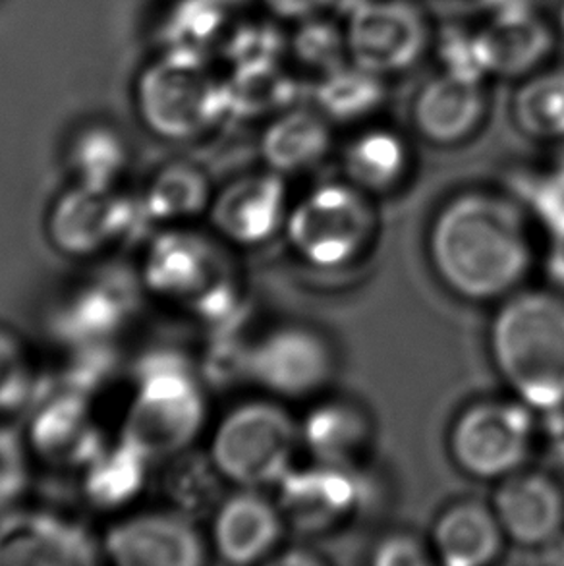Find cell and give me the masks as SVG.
I'll list each match as a JSON object with an SVG mask.
<instances>
[{
  "label": "cell",
  "instance_id": "6da1fadb",
  "mask_svg": "<svg viewBox=\"0 0 564 566\" xmlns=\"http://www.w3.org/2000/svg\"><path fill=\"white\" fill-rule=\"evenodd\" d=\"M427 253L441 283L472 302L509 298L534 265L522 209L511 199L466 191L435 214Z\"/></svg>",
  "mask_w": 564,
  "mask_h": 566
},
{
  "label": "cell",
  "instance_id": "7a4b0ae2",
  "mask_svg": "<svg viewBox=\"0 0 564 566\" xmlns=\"http://www.w3.org/2000/svg\"><path fill=\"white\" fill-rule=\"evenodd\" d=\"M221 240L188 227H165L145 244L139 283L149 296L182 307L211 333L237 331L244 292Z\"/></svg>",
  "mask_w": 564,
  "mask_h": 566
},
{
  "label": "cell",
  "instance_id": "3957f363",
  "mask_svg": "<svg viewBox=\"0 0 564 566\" xmlns=\"http://www.w3.org/2000/svg\"><path fill=\"white\" fill-rule=\"evenodd\" d=\"M495 368L535 412L564 408V296L522 291L497 310L489 329Z\"/></svg>",
  "mask_w": 564,
  "mask_h": 566
},
{
  "label": "cell",
  "instance_id": "277c9868",
  "mask_svg": "<svg viewBox=\"0 0 564 566\" xmlns=\"http://www.w3.org/2000/svg\"><path fill=\"white\" fill-rule=\"evenodd\" d=\"M207 385L198 361L178 350H155L132 371L130 405L121 439L153 462L190 451L207 426Z\"/></svg>",
  "mask_w": 564,
  "mask_h": 566
},
{
  "label": "cell",
  "instance_id": "5b68a950",
  "mask_svg": "<svg viewBox=\"0 0 564 566\" xmlns=\"http://www.w3.org/2000/svg\"><path fill=\"white\" fill-rule=\"evenodd\" d=\"M300 423L276 400L230 408L209 437L207 454L224 482L246 490L276 488L296 459Z\"/></svg>",
  "mask_w": 564,
  "mask_h": 566
},
{
  "label": "cell",
  "instance_id": "8992f818",
  "mask_svg": "<svg viewBox=\"0 0 564 566\" xmlns=\"http://www.w3.org/2000/svg\"><path fill=\"white\" fill-rule=\"evenodd\" d=\"M136 103L145 128L168 142L203 136L229 111L224 87L207 72L199 54L182 49L144 70Z\"/></svg>",
  "mask_w": 564,
  "mask_h": 566
},
{
  "label": "cell",
  "instance_id": "52a82bcc",
  "mask_svg": "<svg viewBox=\"0 0 564 566\" xmlns=\"http://www.w3.org/2000/svg\"><path fill=\"white\" fill-rule=\"evenodd\" d=\"M375 222L369 196L346 180L317 186L294 201L284 232L300 260L317 269H338L364 253Z\"/></svg>",
  "mask_w": 564,
  "mask_h": 566
},
{
  "label": "cell",
  "instance_id": "ba28073f",
  "mask_svg": "<svg viewBox=\"0 0 564 566\" xmlns=\"http://www.w3.org/2000/svg\"><path fill=\"white\" fill-rule=\"evenodd\" d=\"M522 400H481L458 413L449 447L457 467L478 480H503L526 464L535 420Z\"/></svg>",
  "mask_w": 564,
  "mask_h": 566
},
{
  "label": "cell",
  "instance_id": "9c48e42d",
  "mask_svg": "<svg viewBox=\"0 0 564 566\" xmlns=\"http://www.w3.org/2000/svg\"><path fill=\"white\" fill-rule=\"evenodd\" d=\"M149 224L139 199L116 190L72 185L53 199L46 211L49 244L69 260H92L130 242Z\"/></svg>",
  "mask_w": 564,
  "mask_h": 566
},
{
  "label": "cell",
  "instance_id": "30bf717a",
  "mask_svg": "<svg viewBox=\"0 0 564 566\" xmlns=\"http://www.w3.org/2000/svg\"><path fill=\"white\" fill-rule=\"evenodd\" d=\"M25 413V444L31 457L49 467L80 472L107 444L93 397L61 382L54 387L43 382Z\"/></svg>",
  "mask_w": 564,
  "mask_h": 566
},
{
  "label": "cell",
  "instance_id": "8fae6325",
  "mask_svg": "<svg viewBox=\"0 0 564 566\" xmlns=\"http://www.w3.org/2000/svg\"><path fill=\"white\" fill-rule=\"evenodd\" d=\"M335 366L331 343L307 325H281L250 343V381L276 398L315 397Z\"/></svg>",
  "mask_w": 564,
  "mask_h": 566
},
{
  "label": "cell",
  "instance_id": "7c38bea8",
  "mask_svg": "<svg viewBox=\"0 0 564 566\" xmlns=\"http://www.w3.org/2000/svg\"><path fill=\"white\" fill-rule=\"evenodd\" d=\"M209 549L198 522L168 506L123 516L101 537L103 557L116 566H201Z\"/></svg>",
  "mask_w": 564,
  "mask_h": 566
},
{
  "label": "cell",
  "instance_id": "4fadbf2b",
  "mask_svg": "<svg viewBox=\"0 0 564 566\" xmlns=\"http://www.w3.org/2000/svg\"><path fill=\"white\" fill-rule=\"evenodd\" d=\"M348 15V56L375 76L408 70L426 51L427 23L410 2L366 0Z\"/></svg>",
  "mask_w": 564,
  "mask_h": 566
},
{
  "label": "cell",
  "instance_id": "5bb4252c",
  "mask_svg": "<svg viewBox=\"0 0 564 566\" xmlns=\"http://www.w3.org/2000/svg\"><path fill=\"white\" fill-rule=\"evenodd\" d=\"M101 559V539L66 514L14 506L0 516V566H92Z\"/></svg>",
  "mask_w": 564,
  "mask_h": 566
},
{
  "label": "cell",
  "instance_id": "9a60e30c",
  "mask_svg": "<svg viewBox=\"0 0 564 566\" xmlns=\"http://www.w3.org/2000/svg\"><path fill=\"white\" fill-rule=\"evenodd\" d=\"M279 501L284 522L307 534H320L346 522L364 505V480L356 467L313 460L282 478Z\"/></svg>",
  "mask_w": 564,
  "mask_h": 566
},
{
  "label": "cell",
  "instance_id": "2e32d148",
  "mask_svg": "<svg viewBox=\"0 0 564 566\" xmlns=\"http://www.w3.org/2000/svg\"><path fill=\"white\" fill-rule=\"evenodd\" d=\"M290 206L284 177L268 170L234 178L215 191L207 217L224 244L255 248L284 229Z\"/></svg>",
  "mask_w": 564,
  "mask_h": 566
},
{
  "label": "cell",
  "instance_id": "e0dca14e",
  "mask_svg": "<svg viewBox=\"0 0 564 566\" xmlns=\"http://www.w3.org/2000/svg\"><path fill=\"white\" fill-rule=\"evenodd\" d=\"M132 291L118 279L103 276L66 292L49 317L51 337L66 350L113 345L134 314Z\"/></svg>",
  "mask_w": 564,
  "mask_h": 566
},
{
  "label": "cell",
  "instance_id": "ac0fdd59",
  "mask_svg": "<svg viewBox=\"0 0 564 566\" xmlns=\"http://www.w3.org/2000/svg\"><path fill=\"white\" fill-rule=\"evenodd\" d=\"M209 524V547L227 565L268 560L281 542L284 518L263 490L237 488L221 499Z\"/></svg>",
  "mask_w": 564,
  "mask_h": 566
},
{
  "label": "cell",
  "instance_id": "d6986e66",
  "mask_svg": "<svg viewBox=\"0 0 564 566\" xmlns=\"http://www.w3.org/2000/svg\"><path fill=\"white\" fill-rule=\"evenodd\" d=\"M491 506L504 536L528 552L564 532L563 488L537 470L522 468L503 478Z\"/></svg>",
  "mask_w": 564,
  "mask_h": 566
},
{
  "label": "cell",
  "instance_id": "ffe728a7",
  "mask_svg": "<svg viewBox=\"0 0 564 566\" xmlns=\"http://www.w3.org/2000/svg\"><path fill=\"white\" fill-rule=\"evenodd\" d=\"M483 115L485 92L481 82L450 72L427 82L414 99V126L435 146H455L470 138Z\"/></svg>",
  "mask_w": 564,
  "mask_h": 566
},
{
  "label": "cell",
  "instance_id": "44dd1931",
  "mask_svg": "<svg viewBox=\"0 0 564 566\" xmlns=\"http://www.w3.org/2000/svg\"><path fill=\"white\" fill-rule=\"evenodd\" d=\"M481 66L499 76H524L540 66L553 46L550 25L528 10L501 12L476 35Z\"/></svg>",
  "mask_w": 564,
  "mask_h": 566
},
{
  "label": "cell",
  "instance_id": "7402d4cb",
  "mask_svg": "<svg viewBox=\"0 0 564 566\" xmlns=\"http://www.w3.org/2000/svg\"><path fill=\"white\" fill-rule=\"evenodd\" d=\"M504 532L493 506L458 501L435 521L431 549L447 566H485L501 555Z\"/></svg>",
  "mask_w": 564,
  "mask_h": 566
},
{
  "label": "cell",
  "instance_id": "603a6c76",
  "mask_svg": "<svg viewBox=\"0 0 564 566\" xmlns=\"http://www.w3.org/2000/svg\"><path fill=\"white\" fill-rule=\"evenodd\" d=\"M153 464L144 452L118 437L80 470L82 497L93 511L123 513L144 495Z\"/></svg>",
  "mask_w": 564,
  "mask_h": 566
},
{
  "label": "cell",
  "instance_id": "cb8c5ba5",
  "mask_svg": "<svg viewBox=\"0 0 564 566\" xmlns=\"http://www.w3.org/2000/svg\"><path fill=\"white\" fill-rule=\"evenodd\" d=\"M305 451L317 462L356 467L372 439L367 413L344 398H331L313 406L300 423Z\"/></svg>",
  "mask_w": 564,
  "mask_h": 566
},
{
  "label": "cell",
  "instance_id": "d4e9b609",
  "mask_svg": "<svg viewBox=\"0 0 564 566\" xmlns=\"http://www.w3.org/2000/svg\"><path fill=\"white\" fill-rule=\"evenodd\" d=\"M215 190L203 169L194 163H167L145 186L139 198L149 224L155 227H188L207 214Z\"/></svg>",
  "mask_w": 564,
  "mask_h": 566
},
{
  "label": "cell",
  "instance_id": "484cf974",
  "mask_svg": "<svg viewBox=\"0 0 564 566\" xmlns=\"http://www.w3.org/2000/svg\"><path fill=\"white\" fill-rule=\"evenodd\" d=\"M331 128L325 116L310 108H292L269 124L261 136V157L282 177L320 165L331 151Z\"/></svg>",
  "mask_w": 564,
  "mask_h": 566
},
{
  "label": "cell",
  "instance_id": "4316f807",
  "mask_svg": "<svg viewBox=\"0 0 564 566\" xmlns=\"http://www.w3.org/2000/svg\"><path fill=\"white\" fill-rule=\"evenodd\" d=\"M343 169L351 185L367 196H382L405 180L410 169V151L395 132H364L346 147Z\"/></svg>",
  "mask_w": 564,
  "mask_h": 566
},
{
  "label": "cell",
  "instance_id": "83f0119b",
  "mask_svg": "<svg viewBox=\"0 0 564 566\" xmlns=\"http://www.w3.org/2000/svg\"><path fill=\"white\" fill-rule=\"evenodd\" d=\"M221 483L227 482L217 472L209 454L190 449L165 460L160 491L168 509L198 522L207 514L211 516L221 503Z\"/></svg>",
  "mask_w": 564,
  "mask_h": 566
},
{
  "label": "cell",
  "instance_id": "f1b7e54d",
  "mask_svg": "<svg viewBox=\"0 0 564 566\" xmlns=\"http://www.w3.org/2000/svg\"><path fill=\"white\" fill-rule=\"evenodd\" d=\"M128 167L123 136L105 124H92L70 139L66 170L72 185L93 190H115Z\"/></svg>",
  "mask_w": 564,
  "mask_h": 566
},
{
  "label": "cell",
  "instance_id": "f546056e",
  "mask_svg": "<svg viewBox=\"0 0 564 566\" xmlns=\"http://www.w3.org/2000/svg\"><path fill=\"white\" fill-rule=\"evenodd\" d=\"M512 111L522 134L542 142H564V70L528 80L514 95Z\"/></svg>",
  "mask_w": 564,
  "mask_h": 566
},
{
  "label": "cell",
  "instance_id": "4dcf8cb0",
  "mask_svg": "<svg viewBox=\"0 0 564 566\" xmlns=\"http://www.w3.org/2000/svg\"><path fill=\"white\" fill-rule=\"evenodd\" d=\"M321 113L336 123H352L372 115L382 105L383 85L379 76L358 69L336 70L317 87Z\"/></svg>",
  "mask_w": 564,
  "mask_h": 566
},
{
  "label": "cell",
  "instance_id": "1f68e13d",
  "mask_svg": "<svg viewBox=\"0 0 564 566\" xmlns=\"http://www.w3.org/2000/svg\"><path fill=\"white\" fill-rule=\"evenodd\" d=\"M227 107L238 115H263L286 107L296 99L297 85L279 72L275 64L238 69L234 82L224 87Z\"/></svg>",
  "mask_w": 564,
  "mask_h": 566
},
{
  "label": "cell",
  "instance_id": "d6a6232c",
  "mask_svg": "<svg viewBox=\"0 0 564 566\" xmlns=\"http://www.w3.org/2000/svg\"><path fill=\"white\" fill-rule=\"evenodd\" d=\"M41 387L30 348L12 331L0 327V420L28 412Z\"/></svg>",
  "mask_w": 564,
  "mask_h": 566
},
{
  "label": "cell",
  "instance_id": "836d02e7",
  "mask_svg": "<svg viewBox=\"0 0 564 566\" xmlns=\"http://www.w3.org/2000/svg\"><path fill=\"white\" fill-rule=\"evenodd\" d=\"M198 369L207 389H229L250 381V343L240 340L237 331L211 333V340L198 361Z\"/></svg>",
  "mask_w": 564,
  "mask_h": 566
},
{
  "label": "cell",
  "instance_id": "e575fe53",
  "mask_svg": "<svg viewBox=\"0 0 564 566\" xmlns=\"http://www.w3.org/2000/svg\"><path fill=\"white\" fill-rule=\"evenodd\" d=\"M292 49L297 61L325 76L344 69V54H348L346 39L336 25L325 20L307 18L292 39Z\"/></svg>",
  "mask_w": 564,
  "mask_h": 566
},
{
  "label": "cell",
  "instance_id": "d590c367",
  "mask_svg": "<svg viewBox=\"0 0 564 566\" xmlns=\"http://www.w3.org/2000/svg\"><path fill=\"white\" fill-rule=\"evenodd\" d=\"M30 459L23 436L0 423V516L12 511L28 490Z\"/></svg>",
  "mask_w": 564,
  "mask_h": 566
},
{
  "label": "cell",
  "instance_id": "8d00e7d4",
  "mask_svg": "<svg viewBox=\"0 0 564 566\" xmlns=\"http://www.w3.org/2000/svg\"><path fill=\"white\" fill-rule=\"evenodd\" d=\"M282 45V38L273 28H248L240 31L238 38L232 41L230 54L237 61L238 69L275 64Z\"/></svg>",
  "mask_w": 564,
  "mask_h": 566
},
{
  "label": "cell",
  "instance_id": "74e56055",
  "mask_svg": "<svg viewBox=\"0 0 564 566\" xmlns=\"http://www.w3.org/2000/svg\"><path fill=\"white\" fill-rule=\"evenodd\" d=\"M439 54L445 64V72H450L455 76L481 82L485 74L476 46V35H466L464 31L460 30L447 31L442 35Z\"/></svg>",
  "mask_w": 564,
  "mask_h": 566
},
{
  "label": "cell",
  "instance_id": "f35d334b",
  "mask_svg": "<svg viewBox=\"0 0 564 566\" xmlns=\"http://www.w3.org/2000/svg\"><path fill=\"white\" fill-rule=\"evenodd\" d=\"M429 563L426 544L406 532L383 537L372 552V565L375 566H424Z\"/></svg>",
  "mask_w": 564,
  "mask_h": 566
},
{
  "label": "cell",
  "instance_id": "ab89813d",
  "mask_svg": "<svg viewBox=\"0 0 564 566\" xmlns=\"http://www.w3.org/2000/svg\"><path fill=\"white\" fill-rule=\"evenodd\" d=\"M269 12L282 20H307L320 10L335 7V0H263Z\"/></svg>",
  "mask_w": 564,
  "mask_h": 566
},
{
  "label": "cell",
  "instance_id": "60d3db41",
  "mask_svg": "<svg viewBox=\"0 0 564 566\" xmlns=\"http://www.w3.org/2000/svg\"><path fill=\"white\" fill-rule=\"evenodd\" d=\"M535 555V563L547 566H564V532L550 542L530 549Z\"/></svg>",
  "mask_w": 564,
  "mask_h": 566
},
{
  "label": "cell",
  "instance_id": "b9f144b4",
  "mask_svg": "<svg viewBox=\"0 0 564 566\" xmlns=\"http://www.w3.org/2000/svg\"><path fill=\"white\" fill-rule=\"evenodd\" d=\"M547 439H550V449L555 459L564 467V408H558L555 412L547 413Z\"/></svg>",
  "mask_w": 564,
  "mask_h": 566
},
{
  "label": "cell",
  "instance_id": "7bdbcfd3",
  "mask_svg": "<svg viewBox=\"0 0 564 566\" xmlns=\"http://www.w3.org/2000/svg\"><path fill=\"white\" fill-rule=\"evenodd\" d=\"M547 271H550L551 281L564 291V234L553 237L551 240Z\"/></svg>",
  "mask_w": 564,
  "mask_h": 566
},
{
  "label": "cell",
  "instance_id": "ee69618b",
  "mask_svg": "<svg viewBox=\"0 0 564 566\" xmlns=\"http://www.w3.org/2000/svg\"><path fill=\"white\" fill-rule=\"evenodd\" d=\"M275 565H323V559L307 549H289L273 560Z\"/></svg>",
  "mask_w": 564,
  "mask_h": 566
},
{
  "label": "cell",
  "instance_id": "f6af8a7d",
  "mask_svg": "<svg viewBox=\"0 0 564 566\" xmlns=\"http://www.w3.org/2000/svg\"><path fill=\"white\" fill-rule=\"evenodd\" d=\"M489 8H493L497 14L512 12V10H528L530 0H483Z\"/></svg>",
  "mask_w": 564,
  "mask_h": 566
},
{
  "label": "cell",
  "instance_id": "bcb514c9",
  "mask_svg": "<svg viewBox=\"0 0 564 566\" xmlns=\"http://www.w3.org/2000/svg\"><path fill=\"white\" fill-rule=\"evenodd\" d=\"M561 25H563V33H564V7H563V12H561Z\"/></svg>",
  "mask_w": 564,
  "mask_h": 566
}]
</instances>
